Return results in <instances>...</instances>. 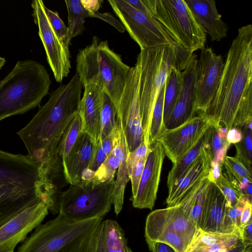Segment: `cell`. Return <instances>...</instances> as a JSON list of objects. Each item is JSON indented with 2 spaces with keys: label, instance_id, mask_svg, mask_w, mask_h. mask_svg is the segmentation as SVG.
<instances>
[{
  "label": "cell",
  "instance_id": "obj_1",
  "mask_svg": "<svg viewBox=\"0 0 252 252\" xmlns=\"http://www.w3.org/2000/svg\"><path fill=\"white\" fill-rule=\"evenodd\" d=\"M82 88L76 73L67 84H61L50 93L47 102L17 133L40 174L61 156L60 144L78 113Z\"/></svg>",
  "mask_w": 252,
  "mask_h": 252
},
{
  "label": "cell",
  "instance_id": "obj_2",
  "mask_svg": "<svg viewBox=\"0 0 252 252\" xmlns=\"http://www.w3.org/2000/svg\"><path fill=\"white\" fill-rule=\"evenodd\" d=\"M252 88V26H243L229 49L216 94L204 113L211 125L232 127L240 102Z\"/></svg>",
  "mask_w": 252,
  "mask_h": 252
},
{
  "label": "cell",
  "instance_id": "obj_3",
  "mask_svg": "<svg viewBox=\"0 0 252 252\" xmlns=\"http://www.w3.org/2000/svg\"><path fill=\"white\" fill-rule=\"evenodd\" d=\"M41 201L47 204L48 198L37 164L27 155L0 149V226Z\"/></svg>",
  "mask_w": 252,
  "mask_h": 252
},
{
  "label": "cell",
  "instance_id": "obj_4",
  "mask_svg": "<svg viewBox=\"0 0 252 252\" xmlns=\"http://www.w3.org/2000/svg\"><path fill=\"white\" fill-rule=\"evenodd\" d=\"M196 60V55L181 45H161L141 50L137 57L140 67L139 95L143 139L149 147L154 108L172 68L184 70Z\"/></svg>",
  "mask_w": 252,
  "mask_h": 252
},
{
  "label": "cell",
  "instance_id": "obj_5",
  "mask_svg": "<svg viewBox=\"0 0 252 252\" xmlns=\"http://www.w3.org/2000/svg\"><path fill=\"white\" fill-rule=\"evenodd\" d=\"M51 83L40 63L32 60L17 62L0 81V121L39 106Z\"/></svg>",
  "mask_w": 252,
  "mask_h": 252
},
{
  "label": "cell",
  "instance_id": "obj_6",
  "mask_svg": "<svg viewBox=\"0 0 252 252\" xmlns=\"http://www.w3.org/2000/svg\"><path fill=\"white\" fill-rule=\"evenodd\" d=\"M76 74L83 85H94L107 94L116 105L123 92L130 67L112 50L106 40L94 36L91 43L79 50Z\"/></svg>",
  "mask_w": 252,
  "mask_h": 252
},
{
  "label": "cell",
  "instance_id": "obj_7",
  "mask_svg": "<svg viewBox=\"0 0 252 252\" xmlns=\"http://www.w3.org/2000/svg\"><path fill=\"white\" fill-rule=\"evenodd\" d=\"M103 218L74 220L58 214L38 225L17 252H88L92 238Z\"/></svg>",
  "mask_w": 252,
  "mask_h": 252
},
{
  "label": "cell",
  "instance_id": "obj_8",
  "mask_svg": "<svg viewBox=\"0 0 252 252\" xmlns=\"http://www.w3.org/2000/svg\"><path fill=\"white\" fill-rule=\"evenodd\" d=\"M175 41L193 53L205 47L206 34L184 0H142Z\"/></svg>",
  "mask_w": 252,
  "mask_h": 252
},
{
  "label": "cell",
  "instance_id": "obj_9",
  "mask_svg": "<svg viewBox=\"0 0 252 252\" xmlns=\"http://www.w3.org/2000/svg\"><path fill=\"white\" fill-rule=\"evenodd\" d=\"M115 181L95 183L81 181L61 194L59 213L74 220L103 217L110 210Z\"/></svg>",
  "mask_w": 252,
  "mask_h": 252
},
{
  "label": "cell",
  "instance_id": "obj_10",
  "mask_svg": "<svg viewBox=\"0 0 252 252\" xmlns=\"http://www.w3.org/2000/svg\"><path fill=\"white\" fill-rule=\"evenodd\" d=\"M116 16L141 50L178 44L154 17L133 8L126 0H108Z\"/></svg>",
  "mask_w": 252,
  "mask_h": 252
},
{
  "label": "cell",
  "instance_id": "obj_11",
  "mask_svg": "<svg viewBox=\"0 0 252 252\" xmlns=\"http://www.w3.org/2000/svg\"><path fill=\"white\" fill-rule=\"evenodd\" d=\"M138 62L130 67L122 95L116 105L117 117L121 121L129 152L135 150L143 139L140 111Z\"/></svg>",
  "mask_w": 252,
  "mask_h": 252
},
{
  "label": "cell",
  "instance_id": "obj_12",
  "mask_svg": "<svg viewBox=\"0 0 252 252\" xmlns=\"http://www.w3.org/2000/svg\"><path fill=\"white\" fill-rule=\"evenodd\" d=\"M32 16L38 29V35L43 45L48 63L57 82L66 77L71 69L69 49L61 42L53 30L45 13L41 0L32 2Z\"/></svg>",
  "mask_w": 252,
  "mask_h": 252
},
{
  "label": "cell",
  "instance_id": "obj_13",
  "mask_svg": "<svg viewBox=\"0 0 252 252\" xmlns=\"http://www.w3.org/2000/svg\"><path fill=\"white\" fill-rule=\"evenodd\" d=\"M197 61L195 81V114L204 113L219 87L224 63L211 48H204Z\"/></svg>",
  "mask_w": 252,
  "mask_h": 252
},
{
  "label": "cell",
  "instance_id": "obj_14",
  "mask_svg": "<svg viewBox=\"0 0 252 252\" xmlns=\"http://www.w3.org/2000/svg\"><path fill=\"white\" fill-rule=\"evenodd\" d=\"M211 125L204 113H198L177 127L166 129L156 141L161 145L165 155L174 164L196 144Z\"/></svg>",
  "mask_w": 252,
  "mask_h": 252
},
{
  "label": "cell",
  "instance_id": "obj_15",
  "mask_svg": "<svg viewBox=\"0 0 252 252\" xmlns=\"http://www.w3.org/2000/svg\"><path fill=\"white\" fill-rule=\"evenodd\" d=\"M49 208L39 202L19 212L0 226V252H14L48 214Z\"/></svg>",
  "mask_w": 252,
  "mask_h": 252
},
{
  "label": "cell",
  "instance_id": "obj_16",
  "mask_svg": "<svg viewBox=\"0 0 252 252\" xmlns=\"http://www.w3.org/2000/svg\"><path fill=\"white\" fill-rule=\"evenodd\" d=\"M165 156L162 146L157 141L149 147L136 194L130 199L134 208L150 210L154 208Z\"/></svg>",
  "mask_w": 252,
  "mask_h": 252
},
{
  "label": "cell",
  "instance_id": "obj_17",
  "mask_svg": "<svg viewBox=\"0 0 252 252\" xmlns=\"http://www.w3.org/2000/svg\"><path fill=\"white\" fill-rule=\"evenodd\" d=\"M198 60L182 71V82L179 94L172 112L164 124L171 129L183 124L195 115V81Z\"/></svg>",
  "mask_w": 252,
  "mask_h": 252
},
{
  "label": "cell",
  "instance_id": "obj_18",
  "mask_svg": "<svg viewBox=\"0 0 252 252\" xmlns=\"http://www.w3.org/2000/svg\"><path fill=\"white\" fill-rule=\"evenodd\" d=\"M78 106L81 120V131L87 132L96 144L100 139V114L104 92L94 85H87Z\"/></svg>",
  "mask_w": 252,
  "mask_h": 252
},
{
  "label": "cell",
  "instance_id": "obj_19",
  "mask_svg": "<svg viewBox=\"0 0 252 252\" xmlns=\"http://www.w3.org/2000/svg\"><path fill=\"white\" fill-rule=\"evenodd\" d=\"M146 223L161 226L176 233L189 247L199 230L187 218L180 205L151 212L146 218Z\"/></svg>",
  "mask_w": 252,
  "mask_h": 252
},
{
  "label": "cell",
  "instance_id": "obj_20",
  "mask_svg": "<svg viewBox=\"0 0 252 252\" xmlns=\"http://www.w3.org/2000/svg\"><path fill=\"white\" fill-rule=\"evenodd\" d=\"M95 143L87 132L81 131L68 156L63 160L66 179L70 185L82 179L83 172L88 168Z\"/></svg>",
  "mask_w": 252,
  "mask_h": 252
},
{
  "label": "cell",
  "instance_id": "obj_21",
  "mask_svg": "<svg viewBox=\"0 0 252 252\" xmlns=\"http://www.w3.org/2000/svg\"><path fill=\"white\" fill-rule=\"evenodd\" d=\"M197 23L213 41L227 36L228 28L213 0H184Z\"/></svg>",
  "mask_w": 252,
  "mask_h": 252
},
{
  "label": "cell",
  "instance_id": "obj_22",
  "mask_svg": "<svg viewBox=\"0 0 252 252\" xmlns=\"http://www.w3.org/2000/svg\"><path fill=\"white\" fill-rule=\"evenodd\" d=\"M211 162L207 143L175 186L168 189L166 200L167 207L180 204L184 196L190 189L208 174L211 169Z\"/></svg>",
  "mask_w": 252,
  "mask_h": 252
},
{
  "label": "cell",
  "instance_id": "obj_23",
  "mask_svg": "<svg viewBox=\"0 0 252 252\" xmlns=\"http://www.w3.org/2000/svg\"><path fill=\"white\" fill-rule=\"evenodd\" d=\"M88 252H133L127 245L125 233L116 220L106 219L97 226Z\"/></svg>",
  "mask_w": 252,
  "mask_h": 252
},
{
  "label": "cell",
  "instance_id": "obj_24",
  "mask_svg": "<svg viewBox=\"0 0 252 252\" xmlns=\"http://www.w3.org/2000/svg\"><path fill=\"white\" fill-rule=\"evenodd\" d=\"M112 152L120 160L112 195V203L114 206V212L117 216L123 209L125 189L127 182L130 180L127 165L129 151L121 121L117 117Z\"/></svg>",
  "mask_w": 252,
  "mask_h": 252
},
{
  "label": "cell",
  "instance_id": "obj_25",
  "mask_svg": "<svg viewBox=\"0 0 252 252\" xmlns=\"http://www.w3.org/2000/svg\"><path fill=\"white\" fill-rule=\"evenodd\" d=\"M226 206L227 202L223 194L211 182L206 194L199 229L206 232H221Z\"/></svg>",
  "mask_w": 252,
  "mask_h": 252
},
{
  "label": "cell",
  "instance_id": "obj_26",
  "mask_svg": "<svg viewBox=\"0 0 252 252\" xmlns=\"http://www.w3.org/2000/svg\"><path fill=\"white\" fill-rule=\"evenodd\" d=\"M211 182L208 174L190 189L179 204L187 218L199 229L206 194Z\"/></svg>",
  "mask_w": 252,
  "mask_h": 252
},
{
  "label": "cell",
  "instance_id": "obj_27",
  "mask_svg": "<svg viewBox=\"0 0 252 252\" xmlns=\"http://www.w3.org/2000/svg\"><path fill=\"white\" fill-rule=\"evenodd\" d=\"M210 126L196 144L182 155L173 164L167 177V185L168 189L175 186L198 157L203 148L207 145L209 136Z\"/></svg>",
  "mask_w": 252,
  "mask_h": 252
},
{
  "label": "cell",
  "instance_id": "obj_28",
  "mask_svg": "<svg viewBox=\"0 0 252 252\" xmlns=\"http://www.w3.org/2000/svg\"><path fill=\"white\" fill-rule=\"evenodd\" d=\"M227 132L224 126H210L208 147L211 160L222 166L230 145L226 140Z\"/></svg>",
  "mask_w": 252,
  "mask_h": 252
},
{
  "label": "cell",
  "instance_id": "obj_29",
  "mask_svg": "<svg viewBox=\"0 0 252 252\" xmlns=\"http://www.w3.org/2000/svg\"><path fill=\"white\" fill-rule=\"evenodd\" d=\"M145 240L159 242L171 247L176 252H185L188 245L178 234L159 226L145 223Z\"/></svg>",
  "mask_w": 252,
  "mask_h": 252
},
{
  "label": "cell",
  "instance_id": "obj_30",
  "mask_svg": "<svg viewBox=\"0 0 252 252\" xmlns=\"http://www.w3.org/2000/svg\"><path fill=\"white\" fill-rule=\"evenodd\" d=\"M223 165L228 179L238 186L244 194L247 187L252 183V170L235 157L226 156Z\"/></svg>",
  "mask_w": 252,
  "mask_h": 252
},
{
  "label": "cell",
  "instance_id": "obj_31",
  "mask_svg": "<svg viewBox=\"0 0 252 252\" xmlns=\"http://www.w3.org/2000/svg\"><path fill=\"white\" fill-rule=\"evenodd\" d=\"M183 71L177 67H173L167 77L164 94V124L168 120L179 94L182 82Z\"/></svg>",
  "mask_w": 252,
  "mask_h": 252
},
{
  "label": "cell",
  "instance_id": "obj_32",
  "mask_svg": "<svg viewBox=\"0 0 252 252\" xmlns=\"http://www.w3.org/2000/svg\"><path fill=\"white\" fill-rule=\"evenodd\" d=\"M67 10V31L69 39L82 34L85 30V19L90 17V13L83 6L80 0H65Z\"/></svg>",
  "mask_w": 252,
  "mask_h": 252
},
{
  "label": "cell",
  "instance_id": "obj_33",
  "mask_svg": "<svg viewBox=\"0 0 252 252\" xmlns=\"http://www.w3.org/2000/svg\"><path fill=\"white\" fill-rule=\"evenodd\" d=\"M240 240L238 234L218 232H206L199 229L189 247H206L223 243H237Z\"/></svg>",
  "mask_w": 252,
  "mask_h": 252
},
{
  "label": "cell",
  "instance_id": "obj_34",
  "mask_svg": "<svg viewBox=\"0 0 252 252\" xmlns=\"http://www.w3.org/2000/svg\"><path fill=\"white\" fill-rule=\"evenodd\" d=\"M165 86V84L159 93L154 108L150 127L149 147L156 141L159 136L166 129L163 121Z\"/></svg>",
  "mask_w": 252,
  "mask_h": 252
},
{
  "label": "cell",
  "instance_id": "obj_35",
  "mask_svg": "<svg viewBox=\"0 0 252 252\" xmlns=\"http://www.w3.org/2000/svg\"><path fill=\"white\" fill-rule=\"evenodd\" d=\"M252 121L241 129L242 133L241 140L234 144L236 154L235 157L249 169L252 170Z\"/></svg>",
  "mask_w": 252,
  "mask_h": 252
},
{
  "label": "cell",
  "instance_id": "obj_36",
  "mask_svg": "<svg viewBox=\"0 0 252 252\" xmlns=\"http://www.w3.org/2000/svg\"><path fill=\"white\" fill-rule=\"evenodd\" d=\"M117 108L116 105L105 93L100 114V140L110 134L116 126Z\"/></svg>",
  "mask_w": 252,
  "mask_h": 252
},
{
  "label": "cell",
  "instance_id": "obj_37",
  "mask_svg": "<svg viewBox=\"0 0 252 252\" xmlns=\"http://www.w3.org/2000/svg\"><path fill=\"white\" fill-rule=\"evenodd\" d=\"M246 198L252 199L244 196V198L235 206L233 207L226 206L222 222L221 232L237 234L240 236L241 226V215Z\"/></svg>",
  "mask_w": 252,
  "mask_h": 252
},
{
  "label": "cell",
  "instance_id": "obj_38",
  "mask_svg": "<svg viewBox=\"0 0 252 252\" xmlns=\"http://www.w3.org/2000/svg\"><path fill=\"white\" fill-rule=\"evenodd\" d=\"M212 183L222 193L229 207L235 206L244 198L242 191L228 179L225 173H221Z\"/></svg>",
  "mask_w": 252,
  "mask_h": 252
},
{
  "label": "cell",
  "instance_id": "obj_39",
  "mask_svg": "<svg viewBox=\"0 0 252 252\" xmlns=\"http://www.w3.org/2000/svg\"><path fill=\"white\" fill-rule=\"evenodd\" d=\"M81 120L78 113L74 117L60 144V153L63 160L64 159L70 152L81 131Z\"/></svg>",
  "mask_w": 252,
  "mask_h": 252
},
{
  "label": "cell",
  "instance_id": "obj_40",
  "mask_svg": "<svg viewBox=\"0 0 252 252\" xmlns=\"http://www.w3.org/2000/svg\"><path fill=\"white\" fill-rule=\"evenodd\" d=\"M252 121V88L244 95L238 107L232 127L241 129Z\"/></svg>",
  "mask_w": 252,
  "mask_h": 252
},
{
  "label": "cell",
  "instance_id": "obj_41",
  "mask_svg": "<svg viewBox=\"0 0 252 252\" xmlns=\"http://www.w3.org/2000/svg\"><path fill=\"white\" fill-rule=\"evenodd\" d=\"M119 162V158L112 151L95 172L93 181L95 183H99L114 180Z\"/></svg>",
  "mask_w": 252,
  "mask_h": 252
},
{
  "label": "cell",
  "instance_id": "obj_42",
  "mask_svg": "<svg viewBox=\"0 0 252 252\" xmlns=\"http://www.w3.org/2000/svg\"><path fill=\"white\" fill-rule=\"evenodd\" d=\"M49 21L58 37L65 47L69 49L71 41L69 39L67 26L56 11L44 7Z\"/></svg>",
  "mask_w": 252,
  "mask_h": 252
},
{
  "label": "cell",
  "instance_id": "obj_43",
  "mask_svg": "<svg viewBox=\"0 0 252 252\" xmlns=\"http://www.w3.org/2000/svg\"><path fill=\"white\" fill-rule=\"evenodd\" d=\"M149 148L145 144L144 140L135 150L129 152L127 158V165L128 174L135 165L142 158L147 157Z\"/></svg>",
  "mask_w": 252,
  "mask_h": 252
},
{
  "label": "cell",
  "instance_id": "obj_44",
  "mask_svg": "<svg viewBox=\"0 0 252 252\" xmlns=\"http://www.w3.org/2000/svg\"><path fill=\"white\" fill-rule=\"evenodd\" d=\"M146 158L147 157L141 159L137 163L134 167L129 173V177L131 181L132 187V196L131 198L134 197L136 194Z\"/></svg>",
  "mask_w": 252,
  "mask_h": 252
},
{
  "label": "cell",
  "instance_id": "obj_45",
  "mask_svg": "<svg viewBox=\"0 0 252 252\" xmlns=\"http://www.w3.org/2000/svg\"><path fill=\"white\" fill-rule=\"evenodd\" d=\"M107 158V156L102 148L101 141L99 140L95 144L94 154L88 168L95 173Z\"/></svg>",
  "mask_w": 252,
  "mask_h": 252
},
{
  "label": "cell",
  "instance_id": "obj_46",
  "mask_svg": "<svg viewBox=\"0 0 252 252\" xmlns=\"http://www.w3.org/2000/svg\"><path fill=\"white\" fill-rule=\"evenodd\" d=\"M90 17L97 18L108 23L120 32H124L126 30L122 23L110 13L96 12L91 15Z\"/></svg>",
  "mask_w": 252,
  "mask_h": 252
},
{
  "label": "cell",
  "instance_id": "obj_47",
  "mask_svg": "<svg viewBox=\"0 0 252 252\" xmlns=\"http://www.w3.org/2000/svg\"><path fill=\"white\" fill-rule=\"evenodd\" d=\"M240 238L246 248L252 245V220L241 227Z\"/></svg>",
  "mask_w": 252,
  "mask_h": 252
},
{
  "label": "cell",
  "instance_id": "obj_48",
  "mask_svg": "<svg viewBox=\"0 0 252 252\" xmlns=\"http://www.w3.org/2000/svg\"><path fill=\"white\" fill-rule=\"evenodd\" d=\"M252 199L246 198L241 215L240 223L241 226L248 223L252 219Z\"/></svg>",
  "mask_w": 252,
  "mask_h": 252
},
{
  "label": "cell",
  "instance_id": "obj_49",
  "mask_svg": "<svg viewBox=\"0 0 252 252\" xmlns=\"http://www.w3.org/2000/svg\"><path fill=\"white\" fill-rule=\"evenodd\" d=\"M151 252H176L170 246L159 242L146 240Z\"/></svg>",
  "mask_w": 252,
  "mask_h": 252
},
{
  "label": "cell",
  "instance_id": "obj_50",
  "mask_svg": "<svg viewBox=\"0 0 252 252\" xmlns=\"http://www.w3.org/2000/svg\"><path fill=\"white\" fill-rule=\"evenodd\" d=\"M115 128L108 135L100 140L102 148L108 157L114 148V142L115 137Z\"/></svg>",
  "mask_w": 252,
  "mask_h": 252
},
{
  "label": "cell",
  "instance_id": "obj_51",
  "mask_svg": "<svg viewBox=\"0 0 252 252\" xmlns=\"http://www.w3.org/2000/svg\"><path fill=\"white\" fill-rule=\"evenodd\" d=\"M84 8L88 11L90 15L97 12L101 6L102 0H80Z\"/></svg>",
  "mask_w": 252,
  "mask_h": 252
},
{
  "label": "cell",
  "instance_id": "obj_52",
  "mask_svg": "<svg viewBox=\"0 0 252 252\" xmlns=\"http://www.w3.org/2000/svg\"><path fill=\"white\" fill-rule=\"evenodd\" d=\"M242 138L241 130L236 127H232L228 131L226 140L230 144H236L239 142Z\"/></svg>",
  "mask_w": 252,
  "mask_h": 252
},
{
  "label": "cell",
  "instance_id": "obj_53",
  "mask_svg": "<svg viewBox=\"0 0 252 252\" xmlns=\"http://www.w3.org/2000/svg\"><path fill=\"white\" fill-rule=\"evenodd\" d=\"M131 6L136 10L150 16L153 17L148 7L143 2L142 0H126Z\"/></svg>",
  "mask_w": 252,
  "mask_h": 252
},
{
  "label": "cell",
  "instance_id": "obj_54",
  "mask_svg": "<svg viewBox=\"0 0 252 252\" xmlns=\"http://www.w3.org/2000/svg\"><path fill=\"white\" fill-rule=\"evenodd\" d=\"M247 248L243 245L240 240V241L235 246L222 252H244Z\"/></svg>",
  "mask_w": 252,
  "mask_h": 252
},
{
  "label": "cell",
  "instance_id": "obj_55",
  "mask_svg": "<svg viewBox=\"0 0 252 252\" xmlns=\"http://www.w3.org/2000/svg\"><path fill=\"white\" fill-rule=\"evenodd\" d=\"M185 252H204V251L201 247H189Z\"/></svg>",
  "mask_w": 252,
  "mask_h": 252
},
{
  "label": "cell",
  "instance_id": "obj_56",
  "mask_svg": "<svg viewBox=\"0 0 252 252\" xmlns=\"http://www.w3.org/2000/svg\"><path fill=\"white\" fill-rule=\"evenodd\" d=\"M6 63V60L4 58L0 56V69L4 66Z\"/></svg>",
  "mask_w": 252,
  "mask_h": 252
},
{
  "label": "cell",
  "instance_id": "obj_57",
  "mask_svg": "<svg viewBox=\"0 0 252 252\" xmlns=\"http://www.w3.org/2000/svg\"><path fill=\"white\" fill-rule=\"evenodd\" d=\"M252 246H250L246 248V250L244 252H252Z\"/></svg>",
  "mask_w": 252,
  "mask_h": 252
},
{
  "label": "cell",
  "instance_id": "obj_58",
  "mask_svg": "<svg viewBox=\"0 0 252 252\" xmlns=\"http://www.w3.org/2000/svg\"><path fill=\"white\" fill-rule=\"evenodd\" d=\"M53 165H54V164H53ZM49 169H48V170H49ZM46 173H47V172H46ZM43 177H44V176H43ZM43 177H42V178H43Z\"/></svg>",
  "mask_w": 252,
  "mask_h": 252
}]
</instances>
